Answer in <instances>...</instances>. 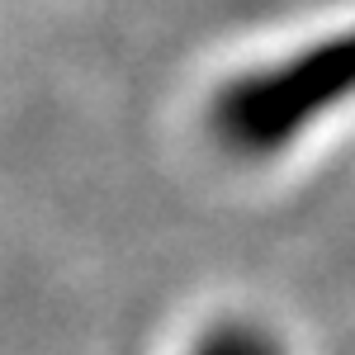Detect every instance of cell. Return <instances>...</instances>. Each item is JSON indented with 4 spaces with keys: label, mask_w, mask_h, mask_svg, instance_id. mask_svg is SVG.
Masks as SVG:
<instances>
[{
    "label": "cell",
    "mask_w": 355,
    "mask_h": 355,
    "mask_svg": "<svg viewBox=\"0 0 355 355\" xmlns=\"http://www.w3.org/2000/svg\"><path fill=\"white\" fill-rule=\"evenodd\" d=\"M194 355H279V351H275V341L266 331L232 322V327H218Z\"/></svg>",
    "instance_id": "6da1fadb"
}]
</instances>
